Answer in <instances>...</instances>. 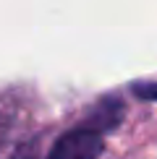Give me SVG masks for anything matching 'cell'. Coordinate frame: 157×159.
I'll return each instance as SVG.
<instances>
[{
  "label": "cell",
  "mask_w": 157,
  "mask_h": 159,
  "mask_svg": "<svg viewBox=\"0 0 157 159\" xmlns=\"http://www.w3.org/2000/svg\"><path fill=\"white\" fill-rule=\"evenodd\" d=\"M134 91L139 97H149V99H157V86H134Z\"/></svg>",
  "instance_id": "obj_2"
},
{
  "label": "cell",
  "mask_w": 157,
  "mask_h": 159,
  "mask_svg": "<svg viewBox=\"0 0 157 159\" xmlns=\"http://www.w3.org/2000/svg\"><path fill=\"white\" fill-rule=\"evenodd\" d=\"M102 130L94 125H84V128L68 130L52 143L47 159H97L102 154Z\"/></svg>",
  "instance_id": "obj_1"
}]
</instances>
